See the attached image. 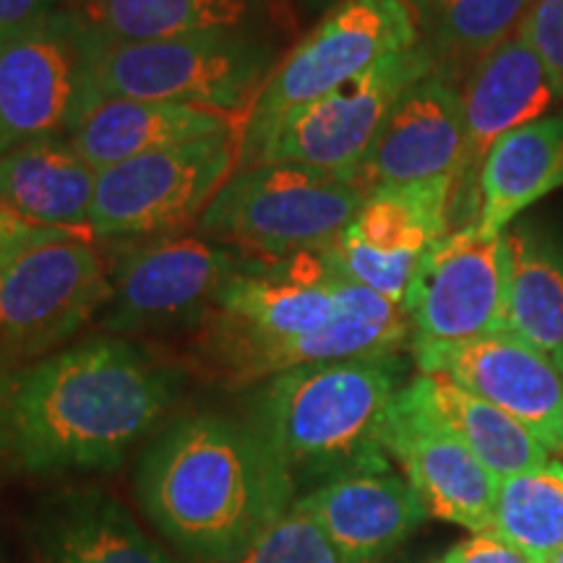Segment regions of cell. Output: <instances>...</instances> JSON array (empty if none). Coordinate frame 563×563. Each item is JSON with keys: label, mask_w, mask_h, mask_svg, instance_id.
<instances>
[{"label": "cell", "mask_w": 563, "mask_h": 563, "mask_svg": "<svg viewBox=\"0 0 563 563\" xmlns=\"http://www.w3.org/2000/svg\"><path fill=\"white\" fill-rule=\"evenodd\" d=\"M183 373L118 334L26 365L5 456L26 473L112 470L178 402Z\"/></svg>", "instance_id": "obj_1"}, {"label": "cell", "mask_w": 563, "mask_h": 563, "mask_svg": "<svg viewBox=\"0 0 563 563\" xmlns=\"http://www.w3.org/2000/svg\"><path fill=\"white\" fill-rule=\"evenodd\" d=\"M136 496L180 553L232 563L290 511L298 488L253 422L194 412L167 422L144 449Z\"/></svg>", "instance_id": "obj_2"}, {"label": "cell", "mask_w": 563, "mask_h": 563, "mask_svg": "<svg viewBox=\"0 0 563 563\" xmlns=\"http://www.w3.org/2000/svg\"><path fill=\"white\" fill-rule=\"evenodd\" d=\"M402 386L399 355L302 365L264 382L251 422L302 496L336 477L391 467L382 431Z\"/></svg>", "instance_id": "obj_3"}, {"label": "cell", "mask_w": 563, "mask_h": 563, "mask_svg": "<svg viewBox=\"0 0 563 563\" xmlns=\"http://www.w3.org/2000/svg\"><path fill=\"white\" fill-rule=\"evenodd\" d=\"M365 199L355 173L292 162L238 167L201 214L199 235L249 262H282L332 245Z\"/></svg>", "instance_id": "obj_4"}, {"label": "cell", "mask_w": 563, "mask_h": 563, "mask_svg": "<svg viewBox=\"0 0 563 563\" xmlns=\"http://www.w3.org/2000/svg\"><path fill=\"white\" fill-rule=\"evenodd\" d=\"M282 60L279 40L211 32L144 42L104 40L97 97L191 104L249 118Z\"/></svg>", "instance_id": "obj_5"}, {"label": "cell", "mask_w": 563, "mask_h": 563, "mask_svg": "<svg viewBox=\"0 0 563 563\" xmlns=\"http://www.w3.org/2000/svg\"><path fill=\"white\" fill-rule=\"evenodd\" d=\"M418 42L412 0H342L282 55L245 118L243 152L287 112L332 95Z\"/></svg>", "instance_id": "obj_6"}, {"label": "cell", "mask_w": 563, "mask_h": 563, "mask_svg": "<svg viewBox=\"0 0 563 563\" xmlns=\"http://www.w3.org/2000/svg\"><path fill=\"white\" fill-rule=\"evenodd\" d=\"M104 37L66 5L0 47V154L68 139L97 97Z\"/></svg>", "instance_id": "obj_7"}, {"label": "cell", "mask_w": 563, "mask_h": 563, "mask_svg": "<svg viewBox=\"0 0 563 563\" xmlns=\"http://www.w3.org/2000/svg\"><path fill=\"white\" fill-rule=\"evenodd\" d=\"M95 238L55 232L0 266V368L53 355L110 298V266Z\"/></svg>", "instance_id": "obj_8"}, {"label": "cell", "mask_w": 563, "mask_h": 563, "mask_svg": "<svg viewBox=\"0 0 563 563\" xmlns=\"http://www.w3.org/2000/svg\"><path fill=\"white\" fill-rule=\"evenodd\" d=\"M243 131L245 123L97 173L89 211L91 238L167 235L199 222L241 167Z\"/></svg>", "instance_id": "obj_9"}, {"label": "cell", "mask_w": 563, "mask_h": 563, "mask_svg": "<svg viewBox=\"0 0 563 563\" xmlns=\"http://www.w3.org/2000/svg\"><path fill=\"white\" fill-rule=\"evenodd\" d=\"M433 66L431 53L418 42L412 51L378 63L332 95L287 112L243 152L241 167L292 162L321 170L357 173L394 102Z\"/></svg>", "instance_id": "obj_10"}, {"label": "cell", "mask_w": 563, "mask_h": 563, "mask_svg": "<svg viewBox=\"0 0 563 563\" xmlns=\"http://www.w3.org/2000/svg\"><path fill=\"white\" fill-rule=\"evenodd\" d=\"M243 264L241 253L199 232L129 249L110 266L100 327L123 336L201 323Z\"/></svg>", "instance_id": "obj_11"}, {"label": "cell", "mask_w": 563, "mask_h": 563, "mask_svg": "<svg viewBox=\"0 0 563 563\" xmlns=\"http://www.w3.org/2000/svg\"><path fill=\"white\" fill-rule=\"evenodd\" d=\"M509 238L483 235L473 224L449 230L426 253L407 287L405 313L415 344H456L506 329Z\"/></svg>", "instance_id": "obj_12"}, {"label": "cell", "mask_w": 563, "mask_h": 563, "mask_svg": "<svg viewBox=\"0 0 563 563\" xmlns=\"http://www.w3.org/2000/svg\"><path fill=\"white\" fill-rule=\"evenodd\" d=\"M464 152L452 180L449 228H470L477 214V175L485 154L506 133L563 108V91L551 70L517 32L483 55L460 81Z\"/></svg>", "instance_id": "obj_13"}, {"label": "cell", "mask_w": 563, "mask_h": 563, "mask_svg": "<svg viewBox=\"0 0 563 563\" xmlns=\"http://www.w3.org/2000/svg\"><path fill=\"white\" fill-rule=\"evenodd\" d=\"M382 443L435 519L473 534L490 532L498 481L439 418L418 376L394 397Z\"/></svg>", "instance_id": "obj_14"}, {"label": "cell", "mask_w": 563, "mask_h": 563, "mask_svg": "<svg viewBox=\"0 0 563 563\" xmlns=\"http://www.w3.org/2000/svg\"><path fill=\"white\" fill-rule=\"evenodd\" d=\"M452 180L384 186L329 245L334 264L357 285L402 306L426 253L446 235Z\"/></svg>", "instance_id": "obj_15"}, {"label": "cell", "mask_w": 563, "mask_h": 563, "mask_svg": "<svg viewBox=\"0 0 563 563\" xmlns=\"http://www.w3.org/2000/svg\"><path fill=\"white\" fill-rule=\"evenodd\" d=\"M412 357L420 373L452 378L530 428L548 452L563 454V386L551 352L501 329L456 344H415Z\"/></svg>", "instance_id": "obj_16"}, {"label": "cell", "mask_w": 563, "mask_h": 563, "mask_svg": "<svg viewBox=\"0 0 563 563\" xmlns=\"http://www.w3.org/2000/svg\"><path fill=\"white\" fill-rule=\"evenodd\" d=\"M462 152L460 81L433 66L394 102L355 175L368 194L384 186L454 180Z\"/></svg>", "instance_id": "obj_17"}, {"label": "cell", "mask_w": 563, "mask_h": 563, "mask_svg": "<svg viewBox=\"0 0 563 563\" xmlns=\"http://www.w3.org/2000/svg\"><path fill=\"white\" fill-rule=\"evenodd\" d=\"M298 504L344 563L382 561L431 517L418 490L391 467L336 477L302 493Z\"/></svg>", "instance_id": "obj_18"}, {"label": "cell", "mask_w": 563, "mask_h": 563, "mask_svg": "<svg viewBox=\"0 0 563 563\" xmlns=\"http://www.w3.org/2000/svg\"><path fill=\"white\" fill-rule=\"evenodd\" d=\"M108 42L191 37L243 32L285 40L292 26L290 0H66Z\"/></svg>", "instance_id": "obj_19"}, {"label": "cell", "mask_w": 563, "mask_h": 563, "mask_svg": "<svg viewBox=\"0 0 563 563\" xmlns=\"http://www.w3.org/2000/svg\"><path fill=\"white\" fill-rule=\"evenodd\" d=\"M37 563H173L131 511L100 488L55 493L32 519Z\"/></svg>", "instance_id": "obj_20"}, {"label": "cell", "mask_w": 563, "mask_h": 563, "mask_svg": "<svg viewBox=\"0 0 563 563\" xmlns=\"http://www.w3.org/2000/svg\"><path fill=\"white\" fill-rule=\"evenodd\" d=\"M241 123H245L241 115H224L191 104L100 97L68 133V141L87 165L100 173L141 154L214 136Z\"/></svg>", "instance_id": "obj_21"}, {"label": "cell", "mask_w": 563, "mask_h": 563, "mask_svg": "<svg viewBox=\"0 0 563 563\" xmlns=\"http://www.w3.org/2000/svg\"><path fill=\"white\" fill-rule=\"evenodd\" d=\"M563 188V108L496 141L477 175L473 228L504 235L527 209Z\"/></svg>", "instance_id": "obj_22"}, {"label": "cell", "mask_w": 563, "mask_h": 563, "mask_svg": "<svg viewBox=\"0 0 563 563\" xmlns=\"http://www.w3.org/2000/svg\"><path fill=\"white\" fill-rule=\"evenodd\" d=\"M97 170L68 139H40L0 154V209L42 228L89 235Z\"/></svg>", "instance_id": "obj_23"}, {"label": "cell", "mask_w": 563, "mask_h": 563, "mask_svg": "<svg viewBox=\"0 0 563 563\" xmlns=\"http://www.w3.org/2000/svg\"><path fill=\"white\" fill-rule=\"evenodd\" d=\"M506 238L511 251L506 329L553 355L563 347V228L519 217Z\"/></svg>", "instance_id": "obj_24"}, {"label": "cell", "mask_w": 563, "mask_h": 563, "mask_svg": "<svg viewBox=\"0 0 563 563\" xmlns=\"http://www.w3.org/2000/svg\"><path fill=\"white\" fill-rule=\"evenodd\" d=\"M418 382L439 418L460 435L464 446L498 483L551 460V452L538 441V435L501 407L485 402L483 397L462 389L439 373H420Z\"/></svg>", "instance_id": "obj_25"}, {"label": "cell", "mask_w": 563, "mask_h": 563, "mask_svg": "<svg viewBox=\"0 0 563 563\" xmlns=\"http://www.w3.org/2000/svg\"><path fill=\"white\" fill-rule=\"evenodd\" d=\"M534 0H412L420 42L443 74L462 81L493 47L522 30Z\"/></svg>", "instance_id": "obj_26"}, {"label": "cell", "mask_w": 563, "mask_h": 563, "mask_svg": "<svg viewBox=\"0 0 563 563\" xmlns=\"http://www.w3.org/2000/svg\"><path fill=\"white\" fill-rule=\"evenodd\" d=\"M490 532L534 563L563 548V462L548 460L498 483Z\"/></svg>", "instance_id": "obj_27"}, {"label": "cell", "mask_w": 563, "mask_h": 563, "mask_svg": "<svg viewBox=\"0 0 563 563\" xmlns=\"http://www.w3.org/2000/svg\"><path fill=\"white\" fill-rule=\"evenodd\" d=\"M232 563H344L336 548L295 498L269 530Z\"/></svg>", "instance_id": "obj_28"}, {"label": "cell", "mask_w": 563, "mask_h": 563, "mask_svg": "<svg viewBox=\"0 0 563 563\" xmlns=\"http://www.w3.org/2000/svg\"><path fill=\"white\" fill-rule=\"evenodd\" d=\"M519 32L563 91V0H534Z\"/></svg>", "instance_id": "obj_29"}, {"label": "cell", "mask_w": 563, "mask_h": 563, "mask_svg": "<svg viewBox=\"0 0 563 563\" xmlns=\"http://www.w3.org/2000/svg\"><path fill=\"white\" fill-rule=\"evenodd\" d=\"M433 563H534L517 545L506 543L496 532H477L439 555Z\"/></svg>", "instance_id": "obj_30"}, {"label": "cell", "mask_w": 563, "mask_h": 563, "mask_svg": "<svg viewBox=\"0 0 563 563\" xmlns=\"http://www.w3.org/2000/svg\"><path fill=\"white\" fill-rule=\"evenodd\" d=\"M55 232H68V230H55V228H42V224H32L21 220L16 214L0 209V266L11 262L16 253L30 249L32 243L45 241V238L55 235ZM79 235V232H76Z\"/></svg>", "instance_id": "obj_31"}, {"label": "cell", "mask_w": 563, "mask_h": 563, "mask_svg": "<svg viewBox=\"0 0 563 563\" xmlns=\"http://www.w3.org/2000/svg\"><path fill=\"white\" fill-rule=\"evenodd\" d=\"M55 9L58 0H0V47Z\"/></svg>", "instance_id": "obj_32"}, {"label": "cell", "mask_w": 563, "mask_h": 563, "mask_svg": "<svg viewBox=\"0 0 563 563\" xmlns=\"http://www.w3.org/2000/svg\"><path fill=\"white\" fill-rule=\"evenodd\" d=\"M24 371V368H21ZM21 371L0 368V456L9 452V422H11V405L16 394Z\"/></svg>", "instance_id": "obj_33"}, {"label": "cell", "mask_w": 563, "mask_h": 563, "mask_svg": "<svg viewBox=\"0 0 563 563\" xmlns=\"http://www.w3.org/2000/svg\"><path fill=\"white\" fill-rule=\"evenodd\" d=\"M340 3L342 0H298L300 11L306 13V16H323V13H329Z\"/></svg>", "instance_id": "obj_34"}, {"label": "cell", "mask_w": 563, "mask_h": 563, "mask_svg": "<svg viewBox=\"0 0 563 563\" xmlns=\"http://www.w3.org/2000/svg\"><path fill=\"white\" fill-rule=\"evenodd\" d=\"M553 361H555V368L561 373V386H563V347L553 352Z\"/></svg>", "instance_id": "obj_35"}, {"label": "cell", "mask_w": 563, "mask_h": 563, "mask_svg": "<svg viewBox=\"0 0 563 563\" xmlns=\"http://www.w3.org/2000/svg\"><path fill=\"white\" fill-rule=\"evenodd\" d=\"M543 563H563V548H559V551H553Z\"/></svg>", "instance_id": "obj_36"}, {"label": "cell", "mask_w": 563, "mask_h": 563, "mask_svg": "<svg viewBox=\"0 0 563 563\" xmlns=\"http://www.w3.org/2000/svg\"><path fill=\"white\" fill-rule=\"evenodd\" d=\"M0 563H11V559H9V553L3 551V545H0Z\"/></svg>", "instance_id": "obj_37"}]
</instances>
